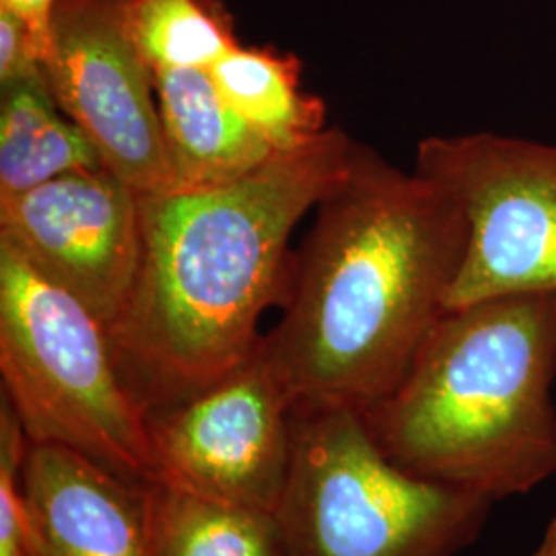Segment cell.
<instances>
[{"label":"cell","instance_id":"obj_10","mask_svg":"<svg viewBox=\"0 0 556 556\" xmlns=\"http://www.w3.org/2000/svg\"><path fill=\"white\" fill-rule=\"evenodd\" d=\"M31 556H151V484L54 443H27Z\"/></svg>","mask_w":556,"mask_h":556},{"label":"cell","instance_id":"obj_2","mask_svg":"<svg viewBox=\"0 0 556 556\" xmlns=\"http://www.w3.org/2000/svg\"><path fill=\"white\" fill-rule=\"evenodd\" d=\"M464 248L456 200L355 142L291 260L282 318L262 337L295 406L365 413L390 396L445 314Z\"/></svg>","mask_w":556,"mask_h":556},{"label":"cell","instance_id":"obj_16","mask_svg":"<svg viewBox=\"0 0 556 556\" xmlns=\"http://www.w3.org/2000/svg\"><path fill=\"white\" fill-rule=\"evenodd\" d=\"M29 439L20 417L0 404V556H31V521L23 495V459Z\"/></svg>","mask_w":556,"mask_h":556},{"label":"cell","instance_id":"obj_18","mask_svg":"<svg viewBox=\"0 0 556 556\" xmlns=\"http://www.w3.org/2000/svg\"><path fill=\"white\" fill-rule=\"evenodd\" d=\"M56 0H0L2 7L17 13L21 20L27 21L41 40L48 43L50 31V15Z\"/></svg>","mask_w":556,"mask_h":556},{"label":"cell","instance_id":"obj_15","mask_svg":"<svg viewBox=\"0 0 556 556\" xmlns=\"http://www.w3.org/2000/svg\"><path fill=\"white\" fill-rule=\"evenodd\" d=\"M142 56L163 68H211L239 41L219 0H128Z\"/></svg>","mask_w":556,"mask_h":556},{"label":"cell","instance_id":"obj_1","mask_svg":"<svg viewBox=\"0 0 556 556\" xmlns=\"http://www.w3.org/2000/svg\"><path fill=\"white\" fill-rule=\"evenodd\" d=\"M355 142L328 128L233 181L139 194L137 280L108 334L147 415L258 349L262 314L287 299L289 239L344 174Z\"/></svg>","mask_w":556,"mask_h":556},{"label":"cell","instance_id":"obj_14","mask_svg":"<svg viewBox=\"0 0 556 556\" xmlns=\"http://www.w3.org/2000/svg\"><path fill=\"white\" fill-rule=\"evenodd\" d=\"M151 556H287L277 516L151 484Z\"/></svg>","mask_w":556,"mask_h":556},{"label":"cell","instance_id":"obj_5","mask_svg":"<svg viewBox=\"0 0 556 556\" xmlns=\"http://www.w3.org/2000/svg\"><path fill=\"white\" fill-rule=\"evenodd\" d=\"M2 397L29 441L54 443L139 484L155 482L149 422L108 328L0 245Z\"/></svg>","mask_w":556,"mask_h":556},{"label":"cell","instance_id":"obj_3","mask_svg":"<svg viewBox=\"0 0 556 556\" xmlns=\"http://www.w3.org/2000/svg\"><path fill=\"white\" fill-rule=\"evenodd\" d=\"M556 298L447 309L390 396L363 413L402 470L493 503L556 475Z\"/></svg>","mask_w":556,"mask_h":556},{"label":"cell","instance_id":"obj_12","mask_svg":"<svg viewBox=\"0 0 556 556\" xmlns=\"http://www.w3.org/2000/svg\"><path fill=\"white\" fill-rule=\"evenodd\" d=\"M108 169L93 140L59 108L48 83L0 89V197Z\"/></svg>","mask_w":556,"mask_h":556},{"label":"cell","instance_id":"obj_11","mask_svg":"<svg viewBox=\"0 0 556 556\" xmlns=\"http://www.w3.org/2000/svg\"><path fill=\"white\" fill-rule=\"evenodd\" d=\"M155 93L178 188L233 181L277 153L225 101L208 68L157 71Z\"/></svg>","mask_w":556,"mask_h":556},{"label":"cell","instance_id":"obj_9","mask_svg":"<svg viewBox=\"0 0 556 556\" xmlns=\"http://www.w3.org/2000/svg\"><path fill=\"white\" fill-rule=\"evenodd\" d=\"M0 245L110 328L139 270V192L100 169L0 197Z\"/></svg>","mask_w":556,"mask_h":556},{"label":"cell","instance_id":"obj_19","mask_svg":"<svg viewBox=\"0 0 556 556\" xmlns=\"http://www.w3.org/2000/svg\"><path fill=\"white\" fill-rule=\"evenodd\" d=\"M534 556H556V517L548 523Z\"/></svg>","mask_w":556,"mask_h":556},{"label":"cell","instance_id":"obj_13","mask_svg":"<svg viewBox=\"0 0 556 556\" xmlns=\"http://www.w3.org/2000/svg\"><path fill=\"white\" fill-rule=\"evenodd\" d=\"M220 96L273 151H299L328 130L326 103L301 89V62L275 48L238 43L211 68Z\"/></svg>","mask_w":556,"mask_h":556},{"label":"cell","instance_id":"obj_4","mask_svg":"<svg viewBox=\"0 0 556 556\" xmlns=\"http://www.w3.org/2000/svg\"><path fill=\"white\" fill-rule=\"evenodd\" d=\"M491 507L402 470L357 408L293 406V456L275 514L285 555L456 556Z\"/></svg>","mask_w":556,"mask_h":556},{"label":"cell","instance_id":"obj_7","mask_svg":"<svg viewBox=\"0 0 556 556\" xmlns=\"http://www.w3.org/2000/svg\"><path fill=\"white\" fill-rule=\"evenodd\" d=\"M293 406L260 340L225 378L147 415L155 482L275 516L293 456Z\"/></svg>","mask_w":556,"mask_h":556},{"label":"cell","instance_id":"obj_17","mask_svg":"<svg viewBox=\"0 0 556 556\" xmlns=\"http://www.w3.org/2000/svg\"><path fill=\"white\" fill-rule=\"evenodd\" d=\"M48 43L17 13L0 4V89L46 79Z\"/></svg>","mask_w":556,"mask_h":556},{"label":"cell","instance_id":"obj_6","mask_svg":"<svg viewBox=\"0 0 556 556\" xmlns=\"http://www.w3.org/2000/svg\"><path fill=\"white\" fill-rule=\"evenodd\" d=\"M415 172L456 200L466 220L445 312L486 299L556 298V142L429 137L418 142Z\"/></svg>","mask_w":556,"mask_h":556},{"label":"cell","instance_id":"obj_8","mask_svg":"<svg viewBox=\"0 0 556 556\" xmlns=\"http://www.w3.org/2000/svg\"><path fill=\"white\" fill-rule=\"evenodd\" d=\"M46 79L60 110L93 140L105 167L139 194L178 190L128 0H56Z\"/></svg>","mask_w":556,"mask_h":556}]
</instances>
